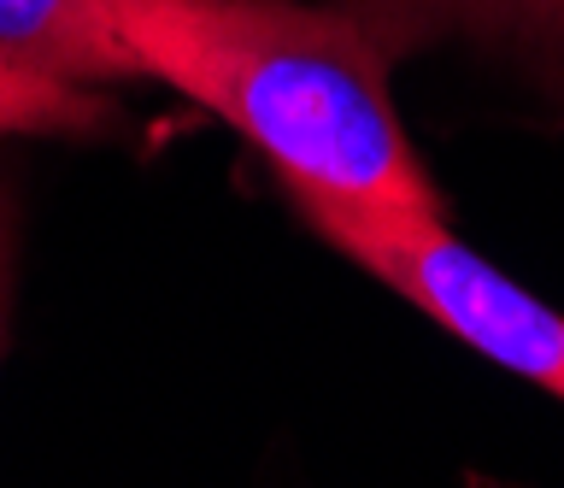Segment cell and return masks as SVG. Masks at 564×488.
<instances>
[{
	"label": "cell",
	"instance_id": "277c9868",
	"mask_svg": "<svg viewBox=\"0 0 564 488\" xmlns=\"http://www.w3.org/2000/svg\"><path fill=\"white\" fill-rule=\"evenodd\" d=\"M382 30L412 54L417 42L470 36L506 54L564 59V0H365Z\"/></svg>",
	"mask_w": 564,
	"mask_h": 488
},
{
	"label": "cell",
	"instance_id": "5b68a950",
	"mask_svg": "<svg viewBox=\"0 0 564 488\" xmlns=\"http://www.w3.org/2000/svg\"><path fill=\"white\" fill-rule=\"evenodd\" d=\"M112 118L118 107L95 95V83H70L0 54V135H95Z\"/></svg>",
	"mask_w": 564,
	"mask_h": 488
},
{
	"label": "cell",
	"instance_id": "3957f363",
	"mask_svg": "<svg viewBox=\"0 0 564 488\" xmlns=\"http://www.w3.org/2000/svg\"><path fill=\"white\" fill-rule=\"evenodd\" d=\"M0 54L70 83H135L141 65L106 24L100 0H0Z\"/></svg>",
	"mask_w": 564,
	"mask_h": 488
},
{
	"label": "cell",
	"instance_id": "8992f818",
	"mask_svg": "<svg viewBox=\"0 0 564 488\" xmlns=\"http://www.w3.org/2000/svg\"><path fill=\"white\" fill-rule=\"evenodd\" d=\"M7 301H12V200L0 183V347H7Z\"/></svg>",
	"mask_w": 564,
	"mask_h": 488
},
{
	"label": "cell",
	"instance_id": "7a4b0ae2",
	"mask_svg": "<svg viewBox=\"0 0 564 488\" xmlns=\"http://www.w3.org/2000/svg\"><path fill=\"white\" fill-rule=\"evenodd\" d=\"M294 206L335 253H347L382 289H394L405 306H417L453 341L564 400V312L535 301L500 265H488L470 241H458L441 224V213H394V206L347 200Z\"/></svg>",
	"mask_w": 564,
	"mask_h": 488
},
{
	"label": "cell",
	"instance_id": "6da1fadb",
	"mask_svg": "<svg viewBox=\"0 0 564 488\" xmlns=\"http://www.w3.org/2000/svg\"><path fill=\"white\" fill-rule=\"evenodd\" d=\"M141 77L259 148L294 200L441 213L394 112L400 42L365 0H100Z\"/></svg>",
	"mask_w": 564,
	"mask_h": 488
}]
</instances>
